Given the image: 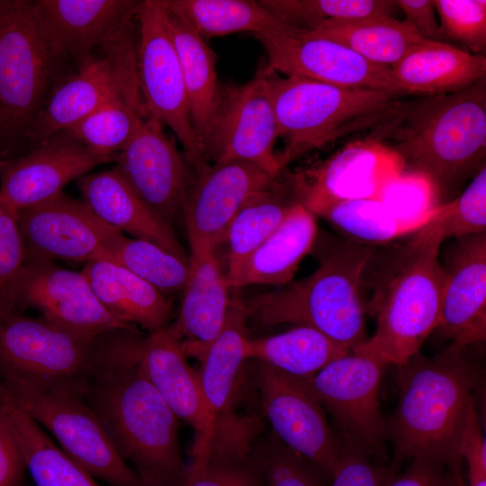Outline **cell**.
I'll use <instances>...</instances> for the list:
<instances>
[{
	"label": "cell",
	"mask_w": 486,
	"mask_h": 486,
	"mask_svg": "<svg viewBox=\"0 0 486 486\" xmlns=\"http://www.w3.org/2000/svg\"><path fill=\"white\" fill-rule=\"evenodd\" d=\"M275 182L259 166L240 160L207 163L195 173L181 209L191 255L215 251L240 208Z\"/></svg>",
	"instance_id": "cell-15"
},
{
	"label": "cell",
	"mask_w": 486,
	"mask_h": 486,
	"mask_svg": "<svg viewBox=\"0 0 486 486\" xmlns=\"http://www.w3.org/2000/svg\"><path fill=\"white\" fill-rule=\"evenodd\" d=\"M478 378L464 350L451 346L434 357L418 353L398 366V404L386 420L394 465L425 457L463 474L460 444Z\"/></svg>",
	"instance_id": "cell-2"
},
{
	"label": "cell",
	"mask_w": 486,
	"mask_h": 486,
	"mask_svg": "<svg viewBox=\"0 0 486 486\" xmlns=\"http://www.w3.org/2000/svg\"><path fill=\"white\" fill-rule=\"evenodd\" d=\"M31 3L0 4V159L11 158L27 140L57 60L36 26Z\"/></svg>",
	"instance_id": "cell-7"
},
{
	"label": "cell",
	"mask_w": 486,
	"mask_h": 486,
	"mask_svg": "<svg viewBox=\"0 0 486 486\" xmlns=\"http://www.w3.org/2000/svg\"><path fill=\"white\" fill-rule=\"evenodd\" d=\"M147 114L142 100L118 93L67 131L91 152L114 157L131 140Z\"/></svg>",
	"instance_id": "cell-39"
},
{
	"label": "cell",
	"mask_w": 486,
	"mask_h": 486,
	"mask_svg": "<svg viewBox=\"0 0 486 486\" xmlns=\"http://www.w3.org/2000/svg\"><path fill=\"white\" fill-rule=\"evenodd\" d=\"M404 116L391 148L405 169L428 176L440 189L475 166L486 149L485 78L459 92L428 95Z\"/></svg>",
	"instance_id": "cell-5"
},
{
	"label": "cell",
	"mask_w": 486,
	"mask_h": 486,
	"mask_svg": "<svg viewBox=\"0 0 486 486\" xmlns=\"http://www.w3.org/2000/svg\"><path fill=\"white\" fill-rule=\"evenodd\" d=\"M251 359L284 373L308 378L333 360L351 351L307 326H296L283 333L250 340Z\"/></svg>",
	"instance_id": "cell-37"
},
{
	"label": "cell",
	"mask_w": 486,
	"mask_h": 486,
	"mask_svg": "<svg viewBox=\"0 0 486 486\" xmlns=\"http://www.w3.org/2000/svg\"><path fill=\"white\" fill-rule=\"evenodd\" d=\"M1 2H2V0H0V4H1Z\"/></svg>",
	"instance_id": "cell-53"
},
{
	"label": "cell",
	"mask_w": 486,
	"mask_h": 486,
	"mask_svg": "<svg viewBox=\"0 0 486 486\" xmlns=\"http://www.w3.org/2000/svg\"><path fill=\"white\" fill-rule=\"evenodd\" d=\"M277 138L266 75L261 67L244 85L220 86L198 140L207 163L246 161L277 177L282 171L274 153Z\"/></svg>",
	"instance_id": "cell-11"
},
{
	"label": "cell",
	"mask_w": 486,
	"mask_h": 486,
	"mask_svg": "<svg viewBox=\"0 0 486 486\" xmlns=\"http://www.w3.org/2000/svg\"><path fill=\"white\" fill-rule=\"evenodd\" d=\"M257 422L229 418L218 423L205 465L182 486H266L254 454Z\"/></svg>",
	"instance_id": "cell-32"
},
{
	"label": "cell",
	"mask_w": 486,
	"mask_h": 486,
	"mask_svg": "<svg viewBox=\"0 0 486 486\" xmlns=\"http://www.w3.org/2000/svg\"><path fill=\"white\" fill-rule=\"evenodd\" d=\"M404 170L400 158L382 143L353 142L312 172L310 184L299 188V201L315 214L337 202L376 200L383 187Z\"/></svg>",
	"instance_id": "cell-22"
},
{
	"label": "cell",
	"mask_w": 486,
	"mask_h": 486,
	"mask_svg": "<svg viewBox=\"0 0 486 486\" xmlns=\"http://www.w3.org/2000/svg\"><path fill=\"white\" fill-rule=\"evenodd\" d=\"M140 363L145 374L176 418L194 429L193 461L187 467V474L200 471L208 460L216 426L204 401L198 371L189 364L180 339L169 327L143 338Z\"/></svg>",
	"instance_id": "cell-20"
},
{
	"label": "cell",
	"mask_w": 486,
	"mask_h": 486,
	"mask_svg": "<svg viewBox=\"0 0 486 486\" xmlns=\"http://www.w3.org/2000/svg\"><path fill=\"white\" fill-rule=\"evenodd\" d=\"M443 241L485 232L486 168L480 169L468 187L455 200L440 204L437 215L428 223Z\"/></svg>",
	"instance_id": "cell-43"
},
{
	"label": "cell",
	"mask_w": 486,
	"mask_h": 486,
	"mask_svg": "<svg viewBox=\"0 0 486 486\" xmlns=\"http://www.w3.org/2000/svg\"><path fill=\"white\" fill-rule=\"evenodd\" d=\"M105 333H79L16 310L0 314V377L83 393Z\"/></svg>",
	"instance_id": "cell-8"
},
{
	"label": "cell",
	"mask_w": 486,
	"mask_h": 486,
	"mask_svg": "<svg viewBox=\"0 0 486 486\" xmlns=\"http://www.w3.org/2000/svg\"><path fill=\"white\" fill-rule=\"evenodd\" d=\"M259 4L284 24L310 32L325 21L391 16L395 1L388 0H262Z\"/></svg>",
	"instance_id": "cell-41"
},
{
	"label": "cell",
	"mask_w": 486,
	"mask_h": 486,
	"mask_svg": "<svg viewBox=\"0 0 486 486\" xmlns=\"http://www.w3.org/2000/svg\"><path fill=\"white\" fill-rule=\"evenodd\" d=\"M304 32L338 42L371 63L389 68L426 40L410 22L392 16L325 21Z\"/></svg>",
	"instance_id": "cell-33"
},
{
	"label": "cell",
	"mask_w": 486,
	"mask_h": 486,
	"mask_svg": "<svg viewBox=\"0 0 486 486\" xmlns=\"http://www.w3.org/2000/svg\"><path fill=\"white\" fill-rule=\"evenodd\" d=\"M442 243L438 232L428 224L403 247L370 305L376 330L351 351L397 367L419 353L440 320L445 284L439 260Z\"/></svg>",
	"instance_id": "cell-4"
},
{
	"label": "cell",
	"mask_w": 486,
	"mask_h": 486,
	"mask_svg": "<svg viewBox=\"0 0 486 486\" xmlns=\"http://www.w3.org/2000/svg\"><path fill=\"white\" fill-rule=\"evenodd\" d=\"M438 196L439 188L428 176L405 169L383 187L376 200L400 219L428 224L439 212Z\"/></svg>",
	"instance_id": "cell-42"
},
{
	"label": "cell",
	"mask_w": 486,
	"mask_h": 486,
	"mask_svg": "<svg viewBox=\"0 0 486 486\" xmlns=\"http://www.w3.org/2000/svg\"><path fill=\"white\" fill-rule=\"evenodd\" d=\"M164 4L170 14L187 22L203 40L237 32L257 37L285 26L258 1L164 0Z\"/></svg>",
	"instance_id": "cell-35"
},
{
	"label": "cell",
	"mask_w": 486,
	"mask_h": 486,
	"mask_svg": "<svg viewBox=\"0 0 486 486\" xmlns=\"http://www.w3.org/2000/svg\"><path fill=\"white\" fill-rule=\"evenodd\" d=\"M177 320L168 326L187 356L201 358L221 331L230 309L231 289L215 251L191 255Z\"/></svg>",
	"instance_id": "cell-25"
},
{
	"label": "cell",
	"mask_w": 486,
	"mask_h": 486,
	"mask_svg": "<svg viewBox=\"0 0 486 486\" xmlns=\"http://www.w3.org/2000/svg\"><path fill=\"white\" fill-rule=\"evenodd\" d=\"M296 201L285 196L275 182L253 195L237 212L223 239L228 246L226 277L230 288L249 256L277 229Z\"/></svg>",
	"instance_id": "cell-36"
},
{
	"label": "cell",
	"mask_w": 486,
	"mask_h": 486,
	"mask_svg": "<svg viewBox=\"0 0 486 486\" xmlns=\"http://www.w3.org/2000/svg\"><path fill=\"white\" fill-rule=\"evenodd\" d=\"M385 365L351 351L303 378L323 408L332 416L346 445L371 455L386 437V419L379 400Z\"/></svg>",
	"instance_id": "cell-12"
},
{
	"label": "cell",
	"mask_w": 486,
	"mask_h": 486,
	"mask_svg": "<svg viewBox=\"0 0 486 486\" xmlns=\"http://www.w3.org/2000/svg\"><path fill=\"white\" fill-rule=\"evenodd\" d=\"M406 471L386 486H465L463 474L425 457L410 460Z\"/></svg>",
	"instance_id": "cell-49"
},
{
	"label": "cell",
	"mask_w": 486,
	"mask_h": 486,
	"mask_svg": "<svg viewBox=\"0 0 486 486\" xmlns=\"http://www.w3.org/2000/svg\"><path fill=\"white\" fill-rule=\"evenodd\" d=\"M439 324L451 347L464 350L486 338V234L456 239L444 266Z\"/></svg>",
	"instance_id": "cell-23"
},
{
	"label": "cell",
	"mask_w": 486,
	"mask_h": 486,
	"mask_svg": "<svg viewBox=\"0 0 486 486\" xmlns=\"http://www.w3.org/2000/svg\"><path fill=\"white\" fill-rule=\"evenodd\" d=\"M138 85L148 114L169 127L194 174L206 164L193 128L179 58L164 0L140 1L136 14Z\"/></svg>",
	"instance_id": "cell-10"
},
{
	"label": "cell",
	"mask_w": 486,
	"mask_h": 486,
	"mask_svg": "<svg viewBox=\"0 0 486 486\" xmlns=\"http://www.w3.org/2000/svg\"><path fill=\"white\" fill-rule=\"evenodd\" d=\"M265 72L278 137L284 140L276 154L281 170L304 153L388 115L396 104L395 96L381 91Z\"/></svg>",
	"instance_id": "cell-6"
},
{
	"label": "cell",
	"mask_w": 486,
	"mask_h": 486,
	"mask_svg": "<svg viewBox=\"0 0 486 486\" xmlns=\"http://www.w3.org/2000/svg\"><path fill=\"white\" fill-rule=\"evenodd\" d=\"M263 45L268 73L297 76L343 87L407 94L393 78L389 67L369 62L346 47L284 26L256 37Z\"/></svg>",
	"instance_id": "cell-14"
},
{
	"label": "cell",
	"mask_w": 486,
	"mask_h": 486,
	"mask_svg": "<svg viewBox=\"0 0 486 486\" xmlns=\"http://www.w3.org/2000/svg\"><path fill=\"white\" fill-rule=\"evenodd\" d=\"M142 340L136 328L107 332L82 396L144 486H182L178 418L144 373Z\"/></svg>",
	"instance_id": "cell-1"
},
{
	"label": "cell",
	"mask_w": 486,
	"mask_h": 486,
	"mask_svg": "<svg viewBox=\"0 0 486 486\" xmlns=\"http://www.w3.org/2000/svg\"><path fill=\"white\" fill-rule=\"evenodd\" d=\"M314 215L327 220L351 241L367 246L416 233L428 225L400 219L375 199L337 202Z\"/></svg>",
	"instance_id": "cell-40"
},
{
	"label": "cell",
	"mask_w": 486,
	"mask_h": 486,
	"mask_svg": "<svg viewBox=\"0 0 486 486\" xmlns=\"http://www.w3.org/2000/svg\"><path fill=\"white\" fill-rule=\"evenodd\" d=\"M167 21L183 73L191 122L199 138L215 107L220 87L215 53L184 19L167 11Z\"/></svg>",
	"instance_id": "cell-34"
},
{
	"label": "cell",
	"mask_w": 486,
	"mask_h": 486,
	"mask_svg": "<svg viewBox=\"0 0 486 486\" xmlns=\"http://www.w3.org/2000/svg\"><path fill=\"white\" fill-rule=\"evenodd\" d=\"M82 273L99 302L112 314L149 333L168 327L171 306L165 294L104 257L85 263Z\"/></svg>",
	"instance_id": "cell-29"
},
{
	"label": "cell",
	"mask_w": 486,
	"mask_h": 486,
	"mask_svg": "<svg viewBox=\"0 0 486 486\" xmlns=\"http://www.w3.org/2000/svg\"><path fill=\"white\" fill-rule=\"evenodd\" d=\"M25 260L85 262L99 257L108 238L119 231L81 200L64 193L16 212Z\"/></svg>",
	"instance_id": "cell-19"
},
{
	"label": "cell",
	"mask_w": 486,
	"mask_h": 486,
	"mask_svg": "<svg viewBox=\"0 0 486 486\" xmlns=\"http://www.w3.org/2000/svg\"><path fill=\"white\" fill-rule=\"evenodd\" d=\"M460 453L467 464L469 486H486V445L476 403L471 406L467 414Z\"/></svg>",
	"instance_id": "cell-48"
},
{
	"label": "cell",
	"mask_w": 486,
	"mask_h": 486,
	"mask_svg": "<svg viewBox=\"0 0 486 486\" xmlns=\"http://www.w3.org/2000/svg\"><path fill=\"white\" fill-rule=\"evenodd\" d=\"M444 39L458 41L474 54L486 48V1L433 0Z\"/></svg>",
	"instance_id": "cell-45"
},
{
	"label": "cell",
	"mask_w": 486,
	"mask_h": 486,
	"mask_svg": "<svg viewBox=\"0 0 486 486\" xmlns=\"http://www.w3.org/2000/svg\"><path fill=\"white\" fill-rule=\"evenodd\" d=\"M373 256L367 245L336 244L308 277L243 302L248 319L264 327H310L351 351L367 338L363 284Z\"/></svg>",
	"instance_id": "cell-3"
},
{
	"label": "cell",
	"mask_w": 486,
	"mask_h": 486,
	"mask_svg": "<svg viewBox=\"0 0 486 486\" xmlns=\"http://www.w3.org/2000/svg\"><path fill=\"white\" fill-rule=\"evenodd\" d=\"M248 313L242 300L231 297L224 326L206 349L198 370L204 401L212 421L231 415L245 363L251 359Z\"/></svg>",
	"instance_id": "cell-27"
},
{
	"label": "cell",
	"mask_w": 486,
	"mask_h": 486,
	"mask_svg": "<svg viewBox=\"0 0 486 486\" xmlns=\"http://www.w3.org/2000/svg\"><path fill=\"white\" fill-rule=\"evenodd\" d=\"M14 300L17 311L36 310L41 317L83 334L134 328L99 302L82 271L60 267L51 260L24 261Z\"/></svg>",
	"instance_id": "cell-16"
},
{
	"label": "cell",
	"mask_w": 486,
	"mask_h": 486,
	"mask_svg": "<svg viewBox=\"0 0 486 486\" xmlns=\"http://www.w3.org/2000/svg\"><path fill=\"white\" fill-rule=\"evenodd\" d=\"M113 159L91 152L67 130L58 132L25 155L0 159V202L16 213Z\"/></svg>",
	"instance_id": "cell-18"
},
{
	"label": "cell",
	"mask_w": 486,
	"mask_h": 486,
	"mask_svg": "<svg viewBox=\"0 0 486 486\" xmlns=\"http://www.w3.org/2000/svg\"><path fill=\"white\" fill-rule=\"evenodd\" d=\"M24 261L16 213L0 202V314L16 310L14 287Z\"/></svg>",
	"instance_id": "cell-46"
},
{
	"label": "cell",
	"mask_w": 486,
	"mask_h": 486,
	"mask_svg": "<svg viewBox=\"0 0 486 486\" xmlns=\"http://www.w3.org/2000/svg\"><path fill=\"white\" fill-rule=\"evenodd\" d=\"M390 69L407 94H446L485 78L486 57L445 41L425 40L412 47Z\"/></svg>",
	"instance_id": "cell-28"
},
{
	"label": "cell",
	"mask_w": 486,
	"mask_h": 486,
	"mask_svg": "<svg viewBox=\"0 0 486 486\" xmlns=\"http://www.w3.org/2000/svg\"><path fill=\"white\" fill-rule=\"evenodd\" d=\"M25 464L0 413V486H24Z\"/></svg>",
	"instance_id": "cell-50"
},
{
	"label": "cell",
	"mask_w": 486,
	"mask_h": 486,
	"mask_svg": "<svg viewBox=\"0 0 486 486\" xmlns=\"http://www.w3.org/2000/svg\"><path fill=\"white\" fill-rule=\"evenodd\" d=\"M99 257L112 260L154 286L163 294L183 290L190 274L189 259L160 246L116 231L104 242Z\"/></svg>",
	"instance_id": "cell-38"
},
{
	"label": "cell",
	"mask_w": 486,
	"mask_h": 486,
	"mask_svg": "<svg viewBox=\"0 0 486 486\" xmlns=\"http://www.w3.org/2000/svg\"><path fill=\"white\" fill-rule=\"evenodd\" d=\"M257 387L276 437L321 474L332 478L340 462L342 446L306 381L259 362Z\"/></svg>",
	"instance_id": "cell-13"
},
{
	"label": "cell",
	"mask_w": 486,
	"mask_h": 486,
	"mask_svg": "<svg viewBox=\"0 0 486 486\" xmlns=\"http://www.w3.org/2000/svg\"><path fill=\"white\" fill-rule=\"evenodd\" d=\"M398 8L405 14L417 32L426 40L444 41L439 24L436 19L433 0H397Z\"/></svg>",
	"instance_id": "cell-51"
},
{
	"label": "cell",
	"mask_w": 486,
	"mask_h": 486,
	"mask_svg": "<svg viewBox=\"0 0 486 486\" xmlns=\"http://www.w3.org/2000/svg\"><path fill=\"white\" fill-rule=\"evenodd\" d=\"M153 486H164V485H153Z\"/></svg>",
	"instance_id": "cell-52"
},
{
	"label": "cell",
	"mask_w": 486,
	"mask_h": 486,
	"mask_svg": "<svg viewBox=\"0 0 486 486\" xmlns=\"http://www.w3.org/2000/svg\"><path fill=\"white\" fill-rule=\"evenodd\" d=\"M163 126L147 114L113 161L114 167L142 202L172 227L181 213L192 178L185 157L165 133Z\"/></svg>",
	"instance_id": "cell-17"
},
{
	"label": "cell",
	"mask_w": 486,
	"mask_h": 486,
	"mask_svg": "<svg viewBox=\"0 0 486 486\" xmlns=\"http://www.w3.org/2000/svg\"><path fill=\"white\" fill-rule=\"evenodd\" d=\"M82 201L112 228L149 240L176 256L189 259L169 225L152 212L115 167L77 179Z\"/></svg>",
	"instance_id": "cell-26"
},
{
	"label": "cell",
	"mask_w": 486,
	"mask_h": 486,
	"mask_svg": "<svg viewBox=\"0 0 486 486\" xmlns=\"http://www.w3.org/2000/svg\"><path fill=\"white\" fill-rule=\"evenodd\" d=\"M0 413L35 486H100L89 472L54 444L1 383Z\"/></svg>",
	"instance_id": "cell-31"
},
{
	"label": "cell",
	"mask_w": 486,
	"mask_h": 486,
	"mask_svg": "<svg viewBox=\"0 0 486 486\" xmlns=\"http://www.w3.org/2000/svg\"><path fill=\"white\" fill-rule=\"evenodd\" d=\"M0 383L31 418L57 439L60 448L92 476L112 486H144L119 454L81 392L10 376L0 377Z\"/></svg>",
	"instance_id": "cell-9"
},
{
	"label": "cell",
	"mask_w": 486,
	"mask_h": 486,
	"mask_svg": "<svg viewBox=\"0 0 486 486\" xmlns=\"http://www.w3.org/2000/svg\"><path fill=\"white\" fill-rule=\"evenodd\" d=\"M317 231L315 215L296 201L277 229L249 256L232 288L290 283L312 249Z\"/></svg>",
	"instance_id": "cell-30"
},
{
	"label": "cell",
	"mask_w": 486,
	"mask_h": 486,
	"mask_svg": "<svg viewBox=\"0 0 486 486\" xmlns=\"http://www.w3.org/2000/svg\"><path fill=\"white\" fill-rule=\"evenodd\" d=\"M254 454L266 486H320V472L274 433L266 442L254 444Z\"/></svg>",
	"instance_id": "cell-44"
},
{
	"label": "cell",
	"mask_w": 486,
	"mask_h": 486,
	"mask_svg": "<svg viewBox=\"0 0 486 486\" xmlns=\"http://www.w3.org/2000/svg\"><path fill=\"white\" fill-rule=\"evenodd\" d=\"M369 456V454L361 449L343 446L331 486H383L388 470L374 464Z\"/></svg>",
	"instance_id": "cell-47"
},
{
	"label": "cell",
	"mask_w": 486,
	"mask_h": 486,
	"mask_svg": "<svg viewBox=\"0 0 486 486\" xmlns=\"http://www.w3.org/2000/svg\"><path fill=\"white\" fill-rule=\"evenodd\" d=\"M140 1H32L36 26L54 57L82 59L96 46L104 47L136 21Z\"/></svg>",
	"instance_id": "cell-21"
},
{
	"label": "cell",
	"mask_w": 486,
	"mask_h": 486,
	"mask_svg": "<svg viewBox=\"0 0 486 486\" xmlns=\"http://www.w3.org/2000/svg\"><path fill=\"white\" fill-rule=\"evenodd\" d=\"M118 93L141 99L124 89L108 56L84 57L77 70L47 94L27 140L33 148L45 142L55 134L69 130Z\"/></svg>",
	"instance_id": "cell-24"
}]
</instances>
